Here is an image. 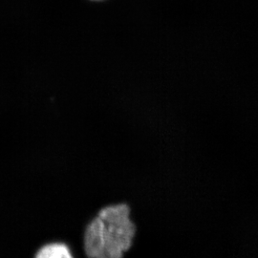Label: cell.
Listing matches in <instances>:
<instances>
[{
	"label": "cell",
	"mask_w": 258,
	"mask_h": 258,
	"mask_svg": "<svg viewBox=\"0 0 258 258\" xmlns=\"http://www.w3.org/2000/svg\"><path fill=\"white\" fill-rule=\"evenodd\" d=\"M83 247L86 255L89 257L106 258L103 222L98 215L85 228Z\"/></svg>",
	"instance_id": "cell-2"
},
{
	"label": "cell",
	"mask_w": 258,
	"mask_h": 258,
	"mask_svg": "<svg viewBox=\"0 0 258 258\" xmlns=\"http://www.w3.org/2000/svg\"><path fill=\"white\" fill-rule=\"evenodd\" d=\"M37 258H71L73 254L67 244L60 242L49 243L42 246L36 253Z\"/></svg>",
	"instance_id": "cell-3"
},
{
	"label": "cell",
	"mask_w": 258,
	"mask_h": 258,
	"mask_svg": "<svg viewBox=\"0 0 258 258\" xmlns=\"http://www.w3.org/2000/svg\"><path fill=\"white\" fill-rule=\"evenodd\" d=\"M103 222L106 258H120L128 250L136 235L127 204L109 205L98 212Z\"/></svg>",
	"instance_id": "cell-1"
}]
</instances>
